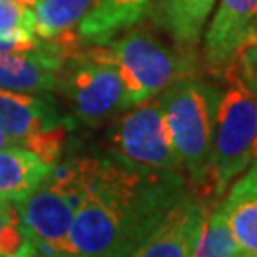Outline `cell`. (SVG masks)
Here are the masks:
<instances>
[{
	"mask_svg": "<svg viewBox=\"0 0 257 257\" xmlns=\"http://www.w3.org/2000/svg\"><path fill=\"white\" fill-rule=\"evenodd\" d=\"M187 193L183 172H145L88 156L86 193L63 257H128Z\"/></svg>",
	"mask_w": 257,
	"mask_h": 257,
	"instance_id": "obj_1",
	"label": "cell"
},
{
	"mask_svg": "<svg viewBox=\"0 0 257 257\" xmlns=\"http://www.w3.org/2000/svg\"><path fill=\"white\" fill-rule=\"evenodd\" d=\"M219 80V103L211 139L208 193L210 200L227 193L251 162L257 141V73H249L236 55Z\"/></svg>",
	"mask_w": 257,
	"mask_h": 257,
	"instance_id": "obj_2",
	"label": "cell"
},
{
	"mask_svg": "<svg viewBox=\"0 0 257 257\" xmlns=\"http://www.w3.org/2000/svg\"><path fill=\"white\" fill-rule=\"evenodd\" d=\"M219 95V86L198 74L185 76L160 93L162 112L175 153L194 194L202 200H210L208 172Z\"/></svg>",
	"mask_w": 257,
	"mask_h": 257,
	"instance_id": "obj_3",
	"label": "cell"
},
{
	"mask_svg": "<svg viewBox=\"0 0 257 257\" xmlns=\"http://www.w3.org/2000/svg\"><path fill=\"white\" fill-rule=\"evenodd\" d=\"M126 88L128 105L153 99L185 76L198 74L196 50L168 44L156 27L138 21L107 42Z\"/></svg>",
	"mask_w": 257,
	"mask_h": 257,
	"instance_id": "obj_4",
	"label": "cell"
},
{
	"mask_svg": "<svg viewBox=\"0 0 257 257\" xmlns=\"http://www.w3.org/2000/svg\"><path fill=\"white\" fill-rule=\"evenodd\" d=\"M88 156L55 162L48 177L16 204L29 242L37 253L63 257L74 213L86 193Z\"/></svg>",
	"mask_w": 257,
	"mask_h": 257,
	"instance_id": "obj_5",
	"label": "cell"
},
{
	"mask_svg": "<svg viewBox=\"0 0 257 257\" xmlns=\"http://www.w3.org/2000/svg\"><path fill=\"white\" fill-rule=\"evenodd\" d=\"M55 92L67 101L71 118L88 128H101L130 109L109 44H88L65 59Z\"/></svg>",
	"mask_w": 257,
	"mask_h": 257,
	"instance_id": "obj_6",
	"label": "cell"
},
{
	"mask_svg": "<svg viewBox=\"0 0 257 257\" xmlns=\"http://www.w3.org/2000/svg\"><path fill=\"white\" fill-rule=\"evenodd\" d=\"M107 156L145 172H183L166 126L160 95L122 110L109 122Z\"/></svg>",
	"mask_w": 257,
	"mask_h": 257,
	"instance_id": "obj_7",
	"label": "cell"
},
{
	"mask_svg": "<svg viewBox=\"0 0 257 257\" xmlns=\"http://www.w3.org/2000/svg\"><path fill=\"white\" fill-rule=\"evenodd\" d=\"M73 118L46 93L0 90V130L48 164L59 162Z\"/></svg>",
	"mask_w": 257,
	"mask_h": 257,
	"instance_id": "obj_8",
	"label": "cell"
},
{
	"mask_svg": "<svg viewBox=\"0 0 257 257\" xmlns=\"http://www.w3.org/2000/svg\"><path fill=\"white\" fill-rule=\"evenodd\" d=\"M208 29H204L200 65L213 78L249 44L257 33V0H215Z\"/></svg>",
	"mask_w": 257,
	"mask_h": 257,
	"instance_id": "obj_9",
	"label": "cell"
},
{
	"mask_svg": "<svg viewBox=\"0 0 257 257\" xmlns=\"http://www.w3.org/2000/svg\"><path fill=\"white\" fill-rule=\"evenodd\" d=\"M208 211V200L189 191L128 257H193Z\"/></svg>",
	"mask_w": 257,
	"mask_h": 257,
	"instance_id": "obj_10",
	"label": "cell"
},
{
	"mask_svg": "<svg viewBox=\"0 0 257 257\" xmlns=\"http://www.w3.org/2000/svg\"><path fill=\"white\" fill-rule=\"evenodd\" d=\"M63 61V57L44 40L33 50L0 52V90L23 93L55 92Z\"/></svg>",
	"mask_w": 257,
	"mask_h": 257,
	"instance_id": "obj_11",
	"label": "cell"
},
{
	"mask_svg": "<svg viewBox=\"0 0 257 257\" xmlns=\"http://www.w3.org/2000/svg\"><path fill=\"white\" fill-rule=\"evenodd\" d=\"M97 4L99 0H37L33 6L35 35L63 59H69L86 46L78 37V29Z\"/></svg>",
	"mask_w": 257,
	"mask_h": 257,
	"instance_id": "obj_12",
	"label": "cell"
},
{
	"mask_svg": "<svg viewBox=\"0 0 257 257\" xmlns=\"http://www.w3.org/2000/svg\"><path fill=\"white\" fill-rule=\"evenodd\" d=\"M215 0H153L147 18L164 37L187 50H196Z\"/></svg>",
	"mask_w": 257,
	"mask_h": 257,
	"instance_id": "obj_13",
	"label": "cell"
},
{
	"mask_svg": "<svg viewBox=\"0 0 257 257\" xmlns=\"http://www.w3.org/2000/svg\"><path fill=\"white\" fill-rule=\"evenodd\" d=\"M234 238V257H257V175L246 174L221 202Z\"/></svg>",
	"mask_w": 257,
	"mask_h": 257,
	"instance_id": "obj_14",
	"label": "cell"
},
{
	"mask_svg": "<svg viewBox=\"0 0 257 257\" xmlns=\"http://www.w3.org/2000/svg\"><path fill=\"white\" fill-rule=\"evenodd\" d=\"M50 170L52 164L21 145L0 149V198L12 204L25 200Z\"/></svg>",
	"mask_w": 257,
	"mask_h": 257,
	"instance_id": "obj_15",
	"label": "cell"
},
{
	"mask_svg": "<svg viewBox=\"0 0 257 257\" xmlns=\"http://www.w3.org/2000/svg\"><path fill=\"white\" fill-rule=\"evenodd\" d=\"M153 0H99L82 21L78 37L84 44H107L122 31L147 18Z\"/></svg>",
	"mask_w": 257,
	"mask_h": 257,
	"instance_id": "obj_16",
	"label": "cell"
},
{
	"mask_svg": "<svg viewBox=\"0 0 257 257\" xmlns=\"http://www.w3.org/2000/svg\"><path fill=\"white\" fill-rule=\"evenodd\" d=\"M236 246L223 206L208 211L193 257H234Z\"/></svg>",
	"mask_w": 257,
	"mask_h": 257,
	"instance_id": "obj_17",
	"label": "cell"
},
{
	"mask_svg": "<svg viewBox=\"0 0 257 257\" xmlns=\"http://www.w3.org/2000/svg\"><path fill=\"white\" fill-rule=\"evenodd\" d=\"M0 253L33 257L37 251L29 242L16 204L0 198Z\"/></svg>",
	"mask_w": 257,
	"mask_h": 257,
	"instance_id": "obj_18",
	"label": "cell"
},
{
	"mask_svg": "<svg viewBox=\"0 0 257 257\" xmlns=\"http://www.w3.org/2000/svg\"><path fill=\"white\" fill-rule=\"evenodd\" d=\"M0 33L2 35H35L33 8L16 0H0Z\"/></svg>",
	"mask_w": 257,
	"mask_h": 257,
	"instance_id": "obj_19",
	"label": "cell"
},
{
	"mask_svg": "<svg viewBox=\"0 0 257 257\" xmlns=\"http://www.w3.org/2000/svg\"><path fill=\"white\" fill-rule=\"evenodd\" d=\"M38 40L35 35H2L0 33V52L6 50H33L38 46Z\"/></svg>",
	"mask_w": 257,
	"mask_h": 257,
	"instance_id": "obj_20",
	"label": "cell"
},
{
	"mask_svg": "<svg viewBox=\"0 0 257 257\" xmlns=\"http://www.w3.org/2000/svg\"><path fill=\"white\" fill-rule=\"evenodd\" d=\"M240 55L244 57V59H248L251 65H255L257 67V42L255 40H251L249 44H246V46L240 50Z\"/></svg>",
	"mask_w": 257,
	"mask_h": 257,
	"instance_id": "obj_21",
	"label": "cell"
},
{
	"mask_svg": "<svg viewBox=\"0 0 257 257\" xmlns=\"http://www.w3.org/2000/svg\"><path fill=\"white\" fill-rule=\"evenodd\" d=\"M10 145H18L14 139L10 138L8 134H4L2 130H0V149H4V147H10Z\"/></svg>",
	"mask_w": 257,
	"mask_h": 257,
	"instance_id": "obj_22",
	"label": "cell"
},
{
	"mask_svg": "<svg viewBox=\"0 0 257 257\" xmlns=\"http://www.w3.org/2000/svg\"><path fill=\"white\" fill-rule=\"evenodd\" d=\"M246 172L257 175V141H255V147H253V155H251V162H249V166L246 168Z\"/></svg>",
	"mask_w": 257,
	"mask_h": 257,
	"instance_id": "obj_23",
	"label": "cell"
},
{
	"mask_svg": "<svg viewBox=\"0 0 257 257\" xmlns=\"http://www.w3.org/2000/svg\"><path fill=\"white\" fill-rule=\"evenodd\" d=\"M16 2H21V4H25V6H31V8H33L37 0H16Z\"/></svg>",
	"mask_w": 257,
	"mask_h": 257,
	"instance_id": "obj_24",
	"label": "cell"
},
{
	"mask_svg": "<svg viewBox=\"0 0 257 257\" xmlns=\"http://www.w3.org/2000/svg\"><path fill=\"white\" fill-rule=\"evenodd\" d=\"M0 257H16V255H6V253H0ZM35 257V255H33Z\"/></svg>",
	"mask_w": 257,
	"mask_h": 257,
	"instance_id": "obj_25",
	"label": "cell"
},
{
	"mask_svg": "<svg viewBox=\"0 0 257 257\" xmlns=\"http://www.w3.org/2000/svg\"><path fill=\"white\" fill-rule=\"evenodd\" d=\"M35 257H46V255H42V253H35Z\"/></svg>",
	"mask_w": 257,
	"mask_h": 257,
	"instance_id": "obj_26",
	"label": "cell"
},
{
	"mask_svg": "<svg viewBox=\"0 0 257 257\" xmlns=\"http://www.w3.org/2000/svg\"><path fill=\"white\" fill-rule=\"evenodd\" d=\"M253 40H255V42H257V33H255V38H253Z\"/></svg>",
	"mask_w": 257,
	"mask_h": 257,
	"instance_id": "obj_27",
	"label": "cell"
}]
</instances>
